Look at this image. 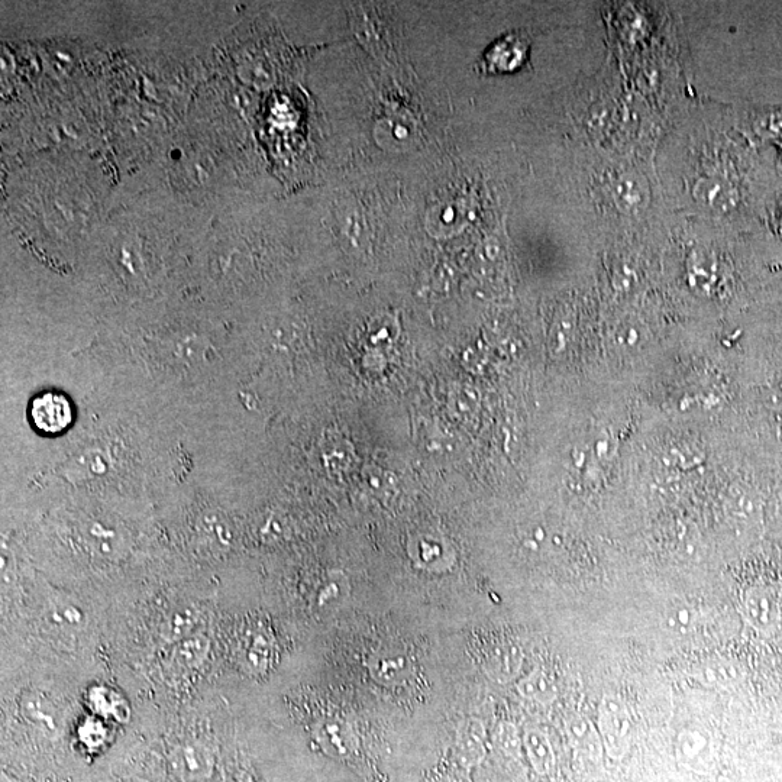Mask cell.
I'll list each match as a JSON object with an SVG mask.
<instances>
[{
	"mask_svg": "<svg viewBox=\"0 0 782 782\" xmlns=\"http://www.w3.org/2000/svg\"><path fill=\"white\" fill-rule=\"evenodd\" d=\"M568 739L578 754L586 756L593 761H599L604 752L603 741L597 726L584 716H573L568 719L567 725Z\"/></svg>",
	"mask_w": 782,
	"mask_h": 782,
	"instance_id": "cell-10",
	"label": "cell"
},
{
	"mask_svg": "<svg viewBox=\"0 0 782 782\" xmlns=\"http://www.w3.org/2000/svg\"><path fill=\"white\" fill-rule=\"evenodd\" d=\"M726 668L719 664H707L699 671V680L707 685H719L725 681Z\"/></svg>",
	"mask_w": 782,
	"mask_h": 782,
	"instance_id": "cell-22",
	"label": "cell"
},
{
	"mask_svg": "<svg viewBox=\"0 0 782 782\" xmlns=\"http://www.w3.org/2000/svg\"><path fill=\"white\" fill-rule=\"evenodd\" d=\"M235 659L242 671L260 675L271 667L274 641L270 630L261 623H250L239 632L234 649Z\"/></svg>",
	"mask_w": 782,
	"mask_h": 782,
	"instance_id": "cell-2",
	"label": "cell"
},
{
	"mask_svg": "<svg viewBox=\"0 0 782 782\" xmlns=\"http://www.w3.org/2000/svg\"><path fill=\"white\" fill-rule=\"evenodd\" d=\"M486 739V729L480 720L468 719L461 723L457 736V752L462 764L470 767L484 758Z\"/></svg>",
	"mask_w": 782,
	"mask_h": 782,
	"instance_id": "cell-11",
	"label": "cell"
},
{
	"mask_svg": "<svg viewBox=\"0 0 782 782\" xmlns=\"http://www.w3.org/2000/svg\"><path fill=\"white\" fill-rule=\"evenodd\" d=\"M599 729L604 751L613 758L628 754L633 739V722L625 701L613 694L603 697L599 709Z\"/></svg>",
	"mask_w": 782,
	"mask_h": 782,
	"instance_id": "cell-1",
	"label": "cell"
},
{
	"mask_svg": "<svg viewBox=\"0 0 782 782\" xmlns=\"http://www.w3.org/2000/svg\"><path fill=\"white\" fill-rule=\"evenodd\" d=\"M522 649L512 642H497L483 655V668L491 680L500 684L515 681L522 670Z\"/></svg>",
	"mask_w": 782,
	"mask_h": 782,
	"instance_id": "cell-7",
	"label": "cell"
},
{
	"mask_svg": "<svg viewBox=\"0 0 782 782\" xmlns=\"http://www.w3.org/2000/svg\"><path fill=\"white\" fill-rule=\"evenodd\" d=\"M694 623H696V620H694L693 612L688 607H675L668 613L667 625L670 626L672 632L685 635V633L690 632Z\"/></svg>",
	"mask_w": 782,
	"mask_h": 782,
	"instance_id": "cell-21",
	"label": "cell"
},
{
	"mask_svg": "<svg viewBox=\"0 0 782 782\" xmlns=\"http://www.w3.org/2000/svg\"><path fill=\"white\" fill-rule=\"evenodd\" d=\"M170 762L182 782H205L209 780L215 767L212 751L199 741L177 746L171 754Z\"/></svg>",
	"mask_w": 782,
	"mask_h": 782,
	"instance_id": "cell-3",
	"label": "cell"
},
{
	"mask_svg": "<svg viewBox=\"0 0 782 782\" xmlns=\"http://www.w3.org/2000/svg\"><path fill=\"white\" fill-rule=\"evenodd\" d=\"M528 40L520 34L509 35L506 40L494 45L487 56L491 71H512L519 67L526 58Z\"/></svg>",
	"mask_w": 782,
	"mask_h": 782,
	"instance_id": "cell-12",
	"label": "cell"
},
{
	"mask_svg": "<svg viewBox=\"0 0 782 782\" xmlns=\"http://www.w3.org/2000/svg\"><path fill=\"white\" fill-rule=\"evenodd\" d=\"M245 782H252V781L250 780V781H245Z\"/></svg>",
	"mask_w": 782,
	"mask_h": 782,
	"instance_id": "cell-24",
	"label": "cell"
},
{
	"mask_svg": "<svg viewBox=\"0 0 782 782\" xmlns=\"http://www.w3.org/2000/svg\"><path fill=\"white\" fill-rule=\"evenodd\" d=\"M778 228H780V231L782 232V206L780 209V213H778Z\"/></svg>",
	"mask_w": 782,
	"mask_h": 782,
	"instance_id": "cell-23",
	"label": "cell"
},
{
	"mask_svg": "<svg viewBox=\"0 0 782 782\" xmlns=\"http://www.w3.org/2000/svg\"><path fill=\"white\" fill-rule=\"evenodd\" d=\"M19 712L29 725L37 727L47 735L56 736L61 730V714L53 700L45 694L29 693L19 701Z\"/></svg>",
	"mask_w": 782,
	"mask_h": 782,
	"instance_id": "cell-8",
	"label": "cell"
},
{
	"mask_svg": "<svg viewBox=\"0 0 782 782\" xmlns=\"http://www.w3.org/2000/svg\"><path fill=\"white\" fill-rule=\"evenodd\" d=\"M316 739L323 751L335 756L350 754L354 736L350 726L339 720H325L316 727Z\"/></svg>",
	"mask_w": 782,
	"mask_h": 782,
	"instance_id": "cell-15",
	"label": "cell"
},
{
	"mask_svg": "<svg viewBox=\"0 0 782 782\" xmlns=\"http://www.w3.org/2000/svg\"><path fill=\"white\" fill-rule=\"evenodd\" d=\"M494 742L507 755H519L523 749V736H520L519 730L512 723H500L494 735Z\"/></svg>",
	"mask_w": 782,
	"mask_h": 782,
	"instance_id": "cell-19",
	"label": "cell"
},
{
	"mask_svg": "<svg viewBox=\"0 0 782 782\" xmlns=\"http://www.w3.org/2000/svg\"><path fill=\"white\" fill-rule=\"evenodd\" d=\"M781 150H782V145H781Z\"/></svg>",
	"mask_w": 782,
	"mask_h": 782,
	"instance_id": "cell-25",
	"label": "cell"
},
{
	"mask_svg": "<svg viewBox=\"0 0 782 782\" xmlns=\"http://www.w3.org/2000/svg\"><path fill=\"white\" fill-rule=\"evenodd\" d=\"M202 616L193 607H179L168 613L163 623V636L168 643H177L197 635Z\"/></svg>",
	"mask_w": 782,
	"mask_h": 782,
	"instance_id": "cell-16",
	"label": "cell"
},
{
	"mask_svg": "<svg viewBox=\"0 0 782 782\" xmlns=\"http://www.w3.org/2000/svg\"><path fill=\"white\" fill-rule=\"evenodd\" d=\"M675 754L685 768L691 771H707L714 756L712 735L703 727H685L677 736Z\"/></svg>",
	"mask_w": 782,
	"mask_h": 782,
	"instance_id": "cell-4",
	"label": "cell"
},
{
	"mask_svg": "<svg viewBox=\"0 0 782 782\" xmlns=\"http://www.w3.org/2000/svg\"><path fill=\"white\" fill-rule=\"evenodd\" d=\"M31 419L38 431L56 435L70 425L73 410L63 394L45 393L32 402Z\"/></svg>",
	"mask_w": 782,
	"mask_h": 782,
	"instance_id": "cell-6",
	"label": "cell"
},
{
	"mask_svg": "<svg viewBox=\"0 0 782 782\" xmlns=\"http://www.w3.org/2000/svg\"><path fill=\"white\" fill-rule=\"evenodd\" d=\"M523 749L531 762L532 768L538 774H548L555 764L554 749L544 730L529 727L523 733Z\"/></svg>",
	"mask_w": 782,
	"mask_h": 782,
	"instance_id": "cell-13",
	"label": "cell"
},
{
	"mask_svg": "<svg viewBox=\"0 0 782 782\" xmlns=\"http://www.w3.org/2000/svg\"><path fill=\"white\" fill-rule=\"evenodd\" d=\"M89 701L92 704V709L95 710L99 716L112 717V719L118 720V722H125L129 717V707L125 703V700L115 691L109 690L106 687H96L90 691Z\"/></svg>",
	"mask_w": 782,
	"mask_h": 782,
	"instance_id": "cell-17",
	"label": "cell"
},
{
	"mask_svg": "<svg viewBox=\"0 0 782 782\" xmlns=\"http://www.w3.org/2000/svg\"><path fill=\"white\" fill-rule=\"evenodd\" d=\"M48 619L61 629L77 630L83 626V612L67 599H53L48 604Z\"/></svg>",
	"mask_w": 782,
	"mask_h": 782,
	"instance_id": "cell-18",
	"label": "cell"
},
{
	"mask_svg": "<svg viewBox=\"0 0 782 782\" xmlns=\"http://www.w3.org/2000/svg\"><path fill=\"white\" fill-rule=\"evenodd\" d=\"M80 739L89 748H99L106 741V727L99 720H86L80 727Z\"/></svg>",
	"mask_w": 782,
	"mask_h": 782,
	"instance_id": "cell-20",
	"label": "cell"
},
{
	"mask_svg": "<svg viewBox=\"0 0 782 782\" xmlns=\"http://www.w3.org/2000/svg\"><path fill=\"white\" fill-rule=\"evenodd\" d=\"M516 690L523 699L542 704V706L554 703L558 696L554 680L539 668L517 680Z\"/></svg>",
	"mask_w": 782,
	"mask_h": 782,
	"instance_id": "cell-14",
	"label": "cell"
},
{
	"mask_svg": "<svg viewBox=\"0 0 782 782\" xmlns=\"http://www.w3.org/2000/svg\"><path fill=\"white\" fill-rule=\"evenodd\" d=\"M209 651L210 643L205 636L196 635L173 643L164 662L166 671L176 680L189 677L205 664Z\"/></svg>",
	"mask_w": 782,
	"mask_h": 782,
	"instance_id": "cell-5",
	"label": "cell"
},
{
	"mask_svg": "<svg viewBox=\"0 0 782 782\" xmlns=\"http://www.w3.org/2000/svg\"><path fill=\"white\" fill-rule=\"evenodd\" d=\"M371 677L383 685L405 683L413 675V662L403 652H377L367 664Z\"/></svg>",
	"mask_w": 782,
	"mask_h": 782,
	"instance_id": "cell-9",
	"label": "cell"
}]
</instances>
